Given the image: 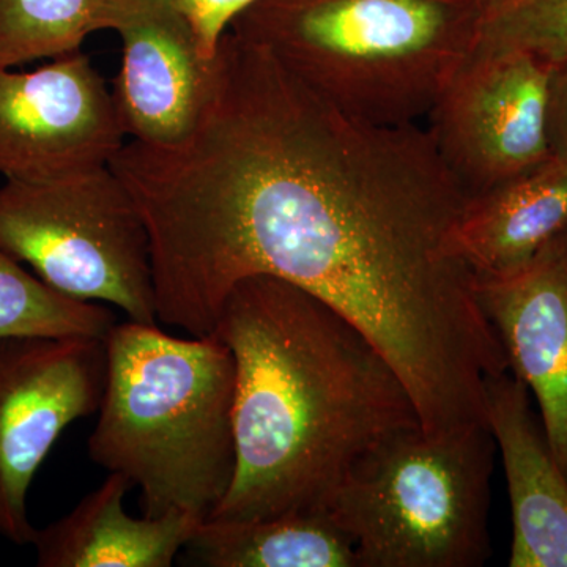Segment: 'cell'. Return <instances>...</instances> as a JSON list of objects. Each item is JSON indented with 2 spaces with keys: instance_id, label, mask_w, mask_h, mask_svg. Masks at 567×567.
<instances>
[{
  "instance_id": "8fae6325",
  "label": "cell",
  "mask_w": 567,
  "mask_h": 567,
  "mask_svg": "<svg viewBox=\"0 0 567 567\" xmlns=\"http://www.w3.org/2000/svg\"><path fill=\"white\" fill-rule=\"evenodd\" d=\"M476 290L567 476V227L513 274L477 278Z\"/></svg>"
},
{
  "instance_id": "3957f363",
  "label": "cell",
  "mask_w": 567,
  "mask_h": 567,
  "mask_svg": "<svg viewBox=\"0 0 567 567\" xmlns=\"http://www.w3.org/2000/svg\"><path fill=\"white\" fill-rule=\"evenodd\" d=\"M89 456L142 492L144 516L207 518L235 472L233 353L216 334L115 323Z\"/></svg>"
},
{
  "instance_id": "2e32d148",
  "label": "cell",
  "mask_w": 567,
  "mask_h": 567,
  "mask_svg": "<svg viewBox=\"0 0 567 567\" xmlns=\"http://www.w3.org/2000/svg\"><path fill=\"white\" fill-rule=\"evenodd\" d=\"M117 0H0V66L28 65L80 51L99 31H114Z\"/></svg>"
},
{
  "instance_id": "d6986e66",
  "label": "cell",
  "mask_w": 567,
  "mask_h": 567,
  "mask_svg": "<svg viewBox=\"0 0 567 567\" xmlns=\"http://www.w3.org/2000/svg\"><path fill=\"white\" fill-rule=\"evenodd\" d=\"M192 25L200 54L213 61L219 41L241 11L257 0H174Z\"/></svg>"
},
{
  "instance_id": "ba28073f",
  "label": "cell",
  "mask_w": 567,
  "mask_h": 567,
  "mask_svg": "<svg viewBox=\"0 0 567 567\" xmlns=\"http://www.w3.org/2000/svg\"><path fill=\"white\" fill-rule=\"evenodd\" d=\"M551 66L522 52L477 55L435 104L425 126L470 197L550 162Z\"/></svg>"
},
{
  "instance_id": "5bb4252c",
  "label": "cell",
  "mask_w": 567,
  "mask_h": 567,
  "mask_svg": "<svg viewBox=\"0 0 567 567\" xmlns=\"http://www.w3.org/2000/svg\"><path fill=\"white\" fill-rule=\"evenodd\" d=\"M567 227V164L550 162L475 197L458 224L477 278L513 274Z\"/></svg>"
},
{
  "instance_id": "277c9868",
  "label": "cell",
  "mask_w": 567,
  "mask_h": 567,
  "mask_svg": "<svg viewBox=\"0 0 567 567\" xmlns=\"http://www.w3.org/2000/svg\"><path fill=\"white\" fill-rule=\"evenodd\" d=\"M480 0H257L229 31L346 114L415 125L475 48Z\"/></svg>"
},
{
  "instance_id": "e0dca14e",
  "label": "cell",
  "mask_w": 567,
  "mask_h": 567,
  "mask_svg": "<svg viewBox=\"0 0 567 567\" xmlns=\"http://www.w3.org/2000/svg\"><path fill=\"white\" fill-rule=\"evenodd\" d=\"M114 324L106 306L55 292L0 249V339H106Z\"/></svg>"
},
{
  "instance_id": "ffe728a7",
  "label": "cell",
  "mask_w": 567,
  "mask_h": 567,
  "mask_svg": "<svg viewBox=\"0 0 567 567\" xmlns=\"http://www.w3.org/2000/svg\"><path fill=\"white\" fill-rule=\"evenodd\" d=\"M547 128L551 159L567 164V55L548 78Z\"/></svg>"
},
{
  "instance_id": "7c38bea8",
  "label": "cell",
  "mask_w": 567,
  "mask_h": 567,
  "mask_svg": "<svg viewBox=\"0 0 567 567\" xmlns=\"http://www.w3.org/2000/svg\"><path fill=\"white\" fill-rule=\"evenodd\" d=\"M486 423L505 468L513 544L509 567H567V476L532 393L513 372L486 383Z\"/></svg>"
},
{
  "instance_id": "5b68a950",
  "label": "cell",
  "mask_w": 567,
  "mask_h": 567,
  "mask_svg": "<svg viewBox=\"0 0 567 567\" xmlns=\"http://www.w3.org/2000/svg\"><path fill=\"white\" fill-rule=\"evenodd\" d=\"M495 456L486 424L402 429L350 468L323 513L358 567H480L492 554Z\"/></svg>"
},
{
  "instance_id": "ac0fdd59",
  "label": "cell",
  "mask_w": 567,
  "mask_h": 567,
  "mask_svg": "<svg viewBox=\"0 0 567 567\" xmlns=\"http://www.w3.org/2000/svg\"><path fill=\"white\" fill-rule=\"evenodd\" d=\"M498 52L535 55L550 65L565 59L567 0H480L470 59Z\"/></svg>"
},
{
  "instance_id": "9c48e42d",
  "label": "cell",
  "mask_w": 567,
  "mask_h": 567,
  "mask_svg": "<svg viewBox=\"0 0 567 567\" xmlns=\"http://www.w3.org/2000/svg\"><path fill=\"white\" fill-rule=\"evenodd\" d=\"M112 93L84 52L0 66V175L44 182L110 164L125 144Z\"/></svg>"
},
{
  "instance_id": "8992f818",
  "label": "cell",
  "mask_w": 567,
  "mask_h": 567,
  "mask_svg": "<svg viewBox=\"0 0 567 567\" xmlns=\"http://www.w3.org/2000/svg\"><path fill=\"white\" fill-rule=\"evenodd\" d=\"M0 249L55 292L158 322L147 227L110 164L52 181H3Z\"/></svg>"
},
{
  "instance_id": "9a60e30c",
  "label": "cell",
  "mask_w": 567,
  "mask_h": 567,
  "mask_svg": "<svg viewBox=\"0 0 567 567\" xmlns=\"http://www.w3.org/2000/svg\"><path fill=\"white\" fill-rule=\"evenodd\" d=\"M182 554L205 567H358L352 540L327 513L205 518Z\"/></svg>"
},
{
  "instance_id": "30bf717a",
  "label": "cell",
  "mask_w": 567,
  "mask_h": 567,
  "mask_svg": "<svg viewBox=\"0 0 567 567\" xmlns=\"http://www.w3.org/2000/svg\"><path fill=\"white\" fill-rule=\"evenodd\" d=\"M114 31L122 63L111 93L126 140L153 147L186 140L210 96L215 59L200 54L174 0H117Z\"/></svg>"
},
{
  "instance_id": "7a4b0ae2",
  "label": "cell",
  "mask_w": 567,
  "mask_h": 567,
  "mask_svg": "<svg viewBox=\"0 0 567 567\" xmlns=\"http://www.w3.org/2000/svg\"><path fill=\"white\" fill-rule=\"evenodd\" d=\"M212 333L234 357L235 472L207 518L323 513L369 450L423 424L385 353L292 282L235 284Z\"/></svg>"
},
{
  "instance_id": "52a82bcc",
  "label": "cell",
  "mask_w": 567,
  "mask_h": 567,
  "mask_svg": "<svg viewBox=\"0 0 567 567\" xmlns=\"http://www.w3.org/2000/svg\"><path fill=\"white\" fill-rule=\"evenodd\" d=\"M106 369L104 339H0V536L10 543H32L33 477L63 431L99 412Z\"/></svg>"
},
{
  "instance_id": "4fadbf2b",
  "label": "cell",
  "mask_w": 567,
  "mask_h": 567,
  "mask_svg": "<svg viewBox=\"0 0 567 567\" xmlns=\"http://www.w3.org/2000/svg\"><path fill=\"white\" fill-rule=\"evenodd\" d=\"M133 484L110 473L66 516L35 529L40 567H171L205 520L192 513L132 517L123 499Z\"/></svg>"
},
{
  "instance_id": "6da1fadb",
  "label": "cell",
  "mask_w": 567,
  "mask_h": 567,
  "mask_svg": "<svg viewBox=\"0 0 567 567\" xmlns=\"http://www.w3.org/2000/svg\"><path fill=\"white\" fill-rule=\"evenodd\" d=\"M151 238L156 319L207 336L235 284L292 282L357 324L425 431L486 423L509 371L457 230L470 196L424 123L346 114L233 31L196 128L111 159Z\"/></svg>"
}]
</instances>
